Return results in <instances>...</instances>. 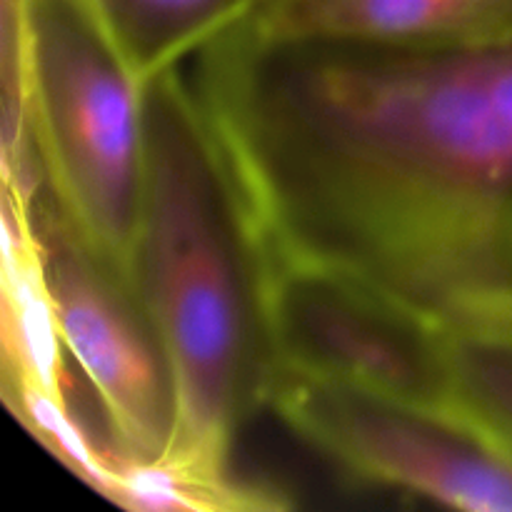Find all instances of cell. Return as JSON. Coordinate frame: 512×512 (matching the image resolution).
<instances>
[{
    "label": "cell",
    "instance_id": "1",
    "mask_svg": "<svg viewBox=\"0 0 512 512\" xmlns=\"http://www.w3.org/2000/svg\"><path fill=\"white\" fill-rule=\"evenodd\" d=\"M240 240L443 320L512 293V40L268 43L238 18L175 63Z\"/></svg>",
    "mask_w": 512,
    "mask_h": 512
},
{
    "label": "cell",
    "instance_id": "2",
    "mask_svg": "<svg viewBox=\"0 0 512 512\" xmlns=\"http://www.w3.org/2000/svg\"><path fill=\"white\" fill-rule=\"evenodd\" d=\"M135 300L173 383L163 455L233 473L235 433L255 408L260 343L238 225L175 65L145 93Z\"/></svg>",
    "mask_w": 512,
    "mask_h": 512
},
{
    "label": "cell",
    "instance_id": "3",
    "mask_svg": "<svg viewBox=\"0 0 512 512\" xmlns=\"http://www.w3.org/2000/svg\"><path fill=\"white\" fill-rule=\"evenodd\" d=\"M145 93L98 0H3V145L28 135L48 213L133 298Z\"/></svg>",
    "mask_w": 512,
    "mask_h": 512
},
{
    "label": "cell",
    "instance_id": "4",
    "mask_svg": "<svg viewBox=\"0 0 512 512\" xmlns=\"http://www.w3.org/2000/svg\"><path fill=\"white\" fill-rule=\"evenodd\" d=\"M243 258L260 363L350 385L458 428L455 338L443 320L318 260L245 243Z\"/></svg>",
    "mask_w": 512,
    "mask_h": 512
},
{
    "label": "cell",
    "instance_id": "5",
    "mask_svg": "<svg viewBox=\"0 0 512 512\" xmlns=\"http://www.w3.org/2000/svg\"><path fill=\"white\" fill-rule=\"evenodd\" d=\"M353 478L465 512H512V455L445 418L260 363L255 408Z\"/></svg>",
    "mask_w": 512,
    "mask_h": 512
},
{
    "label": "cell",
    "instance_id": "6",
    "mask_svg": "<svg viewBox=\"0 0 512 512\" xmlns=\"http://www.w3.org/2000/svg\"><path fill=\"white\" fill-rule=\"evenodd\" d=\"M48 278L68 355L93 385L115 450L158 458L175 428V398L160 345L133 295L60 228L40 198Z\"/></svg>",
    "mask_w": 512,
    "mask_h": 512
},
{
    "label": "cell",
    "instance_id": "7",
    "mask_svg": "<svg viewBox=\"0 0 512 512\" xmlns=\"http://www.w3.org/2000/svg\"><path fill=\"white\" fill-rule=\"evenodd\" d=\"M238 23L268 43L483 48L512 40V0H255Z\"/></svg>",
    "mask_w": 512,
    "mask_h": 512
},
{
    "label": "cell",
    "instance_id": "8",
    "mask_svg": "<svg viewBox=\"0 0 512 512\" xmlns=\"http://www.w3.org/2000/svg\"><path fill=\"white\" fill-rule=\"evenodd\" d=\"M40 178L3 173L0 350L3 390L35 388L65 398V343L48 278Z\"/></svg>",
    "mask_w": 512,
    "mask_h": 512
},
{
    "label": "cell",
    "instance_id": "9",
    "mask_svg": "<svg viewBox=\"0 0 512 512\" xmlns=\"http://www.w3.org/2000/svg\"><path fill=\"white\" fill-rule=\"evenodd\" d=\"M445 325L455 338V423L512 455V295L468 300Z\"/></svg>",
    "mask_w": 512,
    "mask_h": 512
},
{
    "label": "cell",
    "instance_id": "10",
    "mask_svg": "<svg viewBox=\"0 0 512 512\" xmlns=\"http://www.w3.org/2000/svg\"><path fill=\"white\" fill-rule=\"evenodd\" d=\"M118 453V450H115ZM105 500L130 512H265L290 508L283 493L233 473L195 468L165 458H115Z\"/></svg>",
    "mask_w": 512,
    "mask_h": 512
},
{
    "label": "cell",
    "instance_id": "11",
    "mask_svg": "<svg viewBox=\"0 0 512 512\" xmlns=\"http://www.w3.org/2000/svg\"><path fill=\"white\" fill-rule=\"evenodd\" d=\"M255 0H98L120 43L145 78L175 65L210 30L238 18Z\"/></svg>",
    "mask_w": 512,
    "mask_h": 512
},
{
    "label": "cell",
    "instance_id": "12",
    "mask_svg": "<svg viewBox=\"0 0 512 512\" xmlns=\"http://www.w3.org/2000/svg\"><path fill=\"white\" fill-rule=\"evenodd\" d=\"M3 400L20 425L63 463L75 478L83 480L98 495H108L115 478V448L103 453L70 413L68 398L45 390L13 388L3 390Z\"/></svg>",
    "mask_w": 512,
    "mask_h": 512
}]
</instances>
